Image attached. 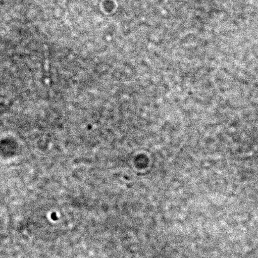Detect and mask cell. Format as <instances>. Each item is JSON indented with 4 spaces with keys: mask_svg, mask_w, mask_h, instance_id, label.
<instances>
[{
    "mask_svg": "<svg viewBox=\"0 0 258 258\" xmlns=\"http://www.w3.org/2000/svg\"><path fill=\"white\" fill-rule=\"evenodd\" d=\"M45 70H46V82H47V84L50 85V61L49 58H48V51L45 50Z\"/></svg>",
    "mask_w": 258,
    "mask_h": 258,
    "instance_id": "obj_1",
    "label": "cell"
}]
</instances>
